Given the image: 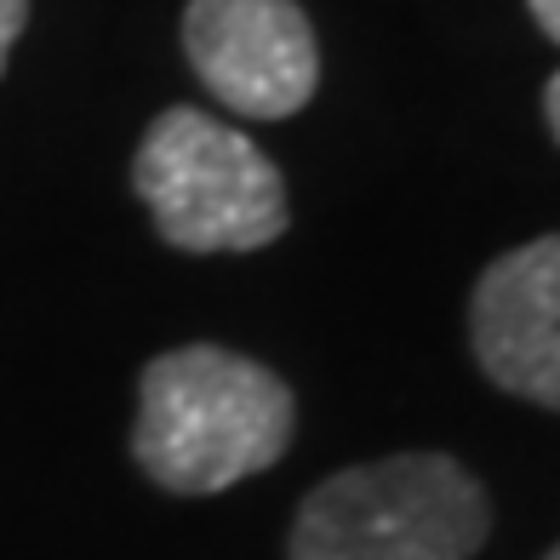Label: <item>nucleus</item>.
<instances>
[{"label":"nucleus","instance_id":"nucleus-8","mask_svg":"<svg viewBox=\"0 0 560 560\" xmlns=\"http://www.w3.org/2000/svg\"><path fill=\"white\" fill-rule=\"evenodd\" d=\"M544 115H549V132L560 138V74H549V86H544Z\"/></svg>","mask_w":560,"mask_h":560},{"label":"nucleus","instance_id":"nucleus-5","mask_svg":"<svg viewBox=\"0 0 560 560\" xmlns=\"http://www.w3.org/2000/svg\"><path fill=\"white\" fill-rule=\"evenodd\" d=\"M475 361L498 389L560 412V235L487 264L469 310Z\"/></svg>","mask_w":560,"mask_h":560},{"label":"nucleus","instance_id":"nucleus-6","mask_svg":"<svg viewBox=\"0 0 560 560\" xmlns=\"http://www.w3.org/2000/svg\"><path fill=\"white\" fill-rule=\"evenodd\" d=\"M23 23H30V0H0V69H7L12 40L23 35Z\"/></svg>","mask_w":560,"mask_h":560},{"label":"nucleus","instance_id":"nucleus-9","mask_svg":"<svg viewBox=\"0 0 560 560\" xmlns=\"http://www.w3.org/2000/svg\"><path fill=\"white\" fill-rule=\"evenodd\" d=\"M544 560H560V544H555V549H549V555H544Z\"/></svg>","mask_w":560,"mask_h":560},{"label":"nucleus","instance_id":"nucleus-1","mask_svg":"<svg viewBox=\"0 0 560 560\" xmlns=\"http://www.w3.org/2000/svg\"><path fill=\"white\" fill-rule=\"evenodd\" d=\"M292 389L258 361L218 343L166 349L138 384L132 452L166 492L212 498L280 464L292 441Z\"/></svg>","mask_w":560,"mask_h":560},{"label":"nucleus","instance_id":"nucleus-7","mask_svg":"<svg viewBox=\"0 0 560 560\" xmlns=\"http://www.w3.org/2000/svg\"><path fill=\"white\" fill-rule=\"evenodd\" d=\"M526 7H532V18L544 23V35L560 40V0H526Z\"/></svg>","mask_w":560,"mask_h":560},{"label":"nucleus","instance_id":"nucleus-4","mask_svg":"<svg viewBox=\"0 0 560 560\" xmlns=\"http://www.w3.org/2000/svg\"><path fill=\"white\" fill-rule=\"evenodd\" d=\"M184 52L218 104L246 120L298 115L320 81L315 35L298 0H189Z\"/></svg>","mask_w":560,"mask_h":560},{"label":"nucleus","instance_id":"nucleus-3","mask_svg":"<svg viewBox=\"0 0 560 560\" xmlns=\"http://www.w3.org/2000/svg\"><path fill=\"white\" fill-rule=\"evenodd\" d=\"M132 189L177 252H258L287 235V184L235 126L166 109L138 143Z\"/></svg>","mask_w":560,"mask_h":560},{"label":"nucleus","instance_id":"nucleus-2","mask_svg":"<svg viewBox=\"0 0 560 560\" xmlns=\"http://www.w3.org/2000/svg\"><path fill=\"white\" fill-rule=\"evenodd\" d=\"M492 532L480 480L446 452L343 469L303 498L287 560H469Z\"/></svg>","mask_w":560,"mask_h":560}]
</instances>
